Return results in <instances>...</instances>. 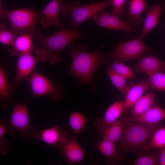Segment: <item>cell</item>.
Returning <instances> with one entry per match:
<instances>
[{"instance_id":"cell-3","label":"cell","mask_w":165,"mask_h":165,"mask_svg":"<svg viewBox=\"0 0 165 165\" xmlns=\"http://www.w3.org/2000/svg\"><path fill=\"white\" fill-rule=\"evenodd\" d=\"M86 33L85 31L74 30L64 25L52 34L43 35L41 34L36 39L46 50L50 62L53 64L61 61L57 55L59 51L73 42L84 38Z\"/></svg>"},{"instance_id":"cell-1","label":"cell","mask_w":165,"mask_h":165,"mask_svg":"<svg viewBox=\"0 0 165 165\" xmlns=\"http://www.w3.org/2000/svg\"><path fill=\"white\" fill-rule=\"evenodd\" d=\"M104 44L93 52H89V46L83 44L71 46L69 50V56L72 60L68 72L78 79L79 85H88L93 90H97L94 83L93 76L95 71L101 66L109 65L108 53H102Z\"/></svg>"},{"instance_id":"cell-28","label":"cell","mask_w":165,"mask_h":165,"mask_svg":"<svg viewBox=\"0 0 165 165\" xmlns=\"http://www.w3.org/2000/svg\"><path fill=\"white\" fill-rule=\"evenodd\" d=\"M148 75L149 87L156 90L165 91V72H156Z\"/></svg>"},{"instance_id":"cell-11","label":"cell","mask_w":165,"mask_h":165,"mask_svg":"<svg viewBox=\"0 0 165 165\" xmlns=\"http://www.w3.org/2000/svg\"><path fill=\"white\" fill-rule=\"evenodd\" d=\"M92 18L97 26L120 30L129 35L136 31V28L130 22L107 12L97 14Z\"/></svg>"},{"instance_id":"cell-7","label":"cell","mask_w":165,"mask_h":165,"mask_svg":"<svg viewBox=\"0 0 165 165\" xmlns=\"http://www.w3.org/2000/svg\"><path fill=\"white\" fill-rule=\"evenodd\" d=\"M142 38L139 35L135 38L118 44L115 49L108 53L109 57L122 62L139 59L144 53L152 51L151 48L144 43Z\"/></svg>"},{"instance_id":"cell-6","label":"cell","mask_w":165,"mask_h":165,"mask_svg":"<svg viewBox=\"0 0 165 165\" xmlns=\"http://www.w3.org/2000/svg\"><path fill=\"white\" fill-rule=\"evenodd\" d=\"M9 122L7 131L11 135L19 134L22 140L27 141L36 134L35 126L30 122L26 104H18L14 106Z\"/></svg>"},{"instance_id":"cell-31","label":"cell","mask_w":165,"mask_h":165,"mask_svg":"<svg viewBox=\"0 0 165 165\" xmlns=\"http://www.w3.org/2000/svg\"><path fill=\"white\" fill-rule=\"evenodd\" d=\"M134 165H160L159 154L153 152L146 155H139L134 161Z\"/></svg>"},{"instance_id":"cell-18","label":"cell","mask_w":165,"mask_h":165,"mask_svg":"<svg viewBox=\"0 0 165 165\" xmlns=\"http://www.w3.org/2000/svg\"><path fill=\"white\" fill-rule=\"evenodd\" d=\"M164 7L163 3L154 5L150 7L147 13L142 31L140 35L142 38L157 25L161 12Z\"/></svg>"},{"instance_id":"cell-16","label":"cell","mask_w":165,"mask_h":165,"mask_svg":"<svg viewBox=\"0 0 165 165\" xmlns=\"http://www.w3.org/2000/svg\"><path fill=\"white\" fill-rule=\"evenodd\" d=\"M137 73H144L148 75L156 72L165 71V63L155 56L146 55L141 57L134 66Z\"/></svg>"},{"instance_id":"cell-21","label":"cell","mask_w":165,"mask_h":165,"mask_svg":"<svg viewBox=\"0 0 165 165\" xmlns=\"http://www.w3.org/2000/svg\"><path fill=\"white\" fill-rule=\"evenodd\" d=\"M146 6L145 0H130L128 8L129 16L127 21L134 27L141 24L142 21L141 14Z\"/></svg>"},{"instance_id":"cell-12","label":"cell","mask_w":165,"mask_h":165,"mask_svg":"<svg viewBox=\"0 0 165 165\" xmlns=\"http://www.w3.org/2000/svg\"><path fill=\"white\" fill-rule=\"evenodd\" d=\"M62 4V0H51L43 9L38 10L39 20L44 28L48 29L54 26L59 28L64 26L58 17Z\"/></svg>"},{"instance_id":"cell-4","label":"cell","mask_w":165,"mask_h":165,"mask_svg":"<svg viewBox=\"0 0 165 165\" xmlns=\"http://www.w3.org/2000/svg\"><path fill=\"white\" fill-rule=\"evenodd\" d=\"M80 1H71L62 4L61 13L65 17L70 15V28L77 30L78 27L87 20L105 10L111 4V0L80 6Z\"/></svg>"},{"instance_id":"cell-29","label":"cell","mask_w":165,"mask_h":165,"mask_svg":"<svg viewBox=\"0 0 165 165\" xmlns=\"http://www.w3.org/2000/svg\"><path fill=\"white\" fill-rule=\"evenodd\" d=\"M108 68L114 72L127 79L134 78V74L132 70L122 62L115 61L110 62Z\"/></svg>"},{"instance_id":"cell-22","label":"cell","mask_w":165,"mask_h":165,"mask_svg":"<svg viewBox=\"0 0 165 165\" xmlns=\"http://www.w3.org/2000/svg\"><path fill=\"white\" fill-rule=\"evenodd\" d=\"M156 104L154 92H151L143 95L130 108L131 116H136L141 115Z\"/></svg>"},{"instance_id":"cell-27","label":"cell","mask_w":165,"mask_h":165,"mask_svg":"<svg viewBox=\"0 0 165 165\" xmlns=\"http://www.w3.org/2000/svg\"><path fill=\"white\" fill-rule=\"evenodd\" d=\"M106 72L113 84L119 92L125 96L130 87V86L128 85L127 84V79L114 72L109 68L107 69Z\"/></svg>"},{"instance_id":"cell-23","label":"cell","mask_w":165,"mask_h":165,"mask_svg":"<svg viewBox=\"0 0 165 165\" xmlns=\"http://www.w3.org/2000/svg\"><path fill=\"white\" fill-rule=\"evenodd\" d=\"M9 84L2 66H0V103L3 108H6L12 100L14 85Z\"/></svg>"},{"instance_id":"cell-17","label":"cell","mask_w":165,"mask_h":165,"mask_svg":"<svg viewBox=\"0 0 165 165\" xmlns=\"http://www.w3.org/2000/svg\"><path fill=\"white\" fill-rule=\"evenodd\" d=\"M32 36L29 34L22 33L18 35L11 48L8 50L11 56H18L31 53L34 48Z\"/></svg>"},{"instance_id":"cell-34","label":"cell","mask_w":165,"mask_h":165,"mask_svg":"<svg viewBox=\"0 0 165 165\" xmlns=\"http://www.w3.org/2000/svg\"><path fill=\"white\" fill-rule=\"evenodd\" d=\"M159 149L160 165H165V146Z\"/></svg>"},{"instance_id":"cell-20","label":"cell","mask_w":165,"mask_h":165,"mask_svg":"<svg viewBox=\"0 0 165 165\" xmlns=\"http://www.w3.org/2000/svg\"><path fill=\"white\" fill-rule=\"evenodd\" d=\"M114 143L102 139L96 143L97 148L105 156V161L108 164H116L120 160L116 146Z\"/></svg>"},{"instance_id":"cell-25","label":"cell","mask_w":165,"mask_h":165,"mask_svg":"<svg viewBox=\"0 0 165 165\" xmlns=\"http://www.w3.org/2000/svg\"><path fill=\"white\" fill-rule=\"evenodd\" d=\"M123 128L124 123L121 120L118 119L106 129L102 134V139L118 143L122 138Z\"/></svg>"},{"instance_id":"cell-14","label":"cell","mask_w":165,"mask_h":165,"mask_svg":"<svg viewBox=\"0 0 165 165\" xmlns=\"http://www.w3.org/2000/svg\"><path fill=\"white\" fill-rule=\"evenodd\" d=\"M165 118V109L156 104L144 113L136 116H127L124 121L141 123L153 126H160Z\"/></svg>"},{"instance_id":"cell-9","label":"cell","mask_w":165,"mask_h":165,"mask_svg":"<svg viewBox=\"0 0 165 165\" xmlns=\"http://www.w3.org/2000/svg\"><path fill=\"white\" fill-rule=\"evenodd\" d=\"M35 55L31 53L23 54L19 56L17 63L16 73L14 81L17 82L28 78L33 72L36 64L38 62L49 60L47 51L45 48L40 47L35 51Z\"/></svg>"},{"instance_id":"cell-13","label":"cell","mask_w":165,"mask_h":165,"mask_svg":"<svg viewBox=\"0 0 165 165\" xmlns=\"http://www.w3.org/2000/svg\"><path fill=\"white\" fill-rule=\"evenodd\" d=\"M124 110L123 101H118L111 105L107 109L103 118H98L94 122V127L97 132L102 135L110 125L118 120Z\"/></svg>"},{"instance_id":"cell-8","label":"cell","mask_w":165,"mask_h":165,"mask_svg":"<svg viewBox=\"0 0 165 165\" xmlns=\"http://www.w3.org/2000/svg\"><path fill=\"white\" fill-rule=\"evenodd\" d=\"M28 78L32 99L45 95L50 96L52 100L55 101L63 98V90L56 87L53 82L40 73L33 72Z\"/></svg>"},{"instance_id":"cell-15","label":"cell","mask_w":165,"mask_h":165,"mask_svg":"<svg viewBox=\"0 0 165 165\" xmlns=\"http://www.w3.org/2000/svg\"><path fill=\"white\" fill-rule=\"evenodd\" d=\"M69 135V133L61 129L57 125L42 130L36 134L34 137L35 139L39 140L48 145L58 148Z\"/></svg>"},{"instance_id":"cell-19","label":"cell","mask_w":165,"mask_h":165,"mask_svg":"<svg viewBox=\"0 0 165 165\" xmlns=\"http://www.w3.org/2000/svg\"><path fill=\"white\" fill-rule=\"evenodd\" d=\"M150 86L148 79L130 86L123 101L125 110L130 108L134 103L143 95Z\"/></svg>"},{"instance_id":"cell-10","label":"cell","mask_w":165,"mask_h":165,"mask_svg":"<svg viewBox=\"0 0 165 165\" xmlns=\"http://www.w3.org/2000/svg\"><path fill=\"white\" fill-rule=\"evenodd\" d=\"M58 148L59 157L64 159L68 164H72L83 161L84 151L74 136L69 134Z\"/></svg>"},{"instance_id":"cell-33","label":"cell","mask_w":165,"mask_h":165,"mask_svg":"<svg viewBox=\"0 0 165 165\" xmlns=\"http://www.w3.org/2000/svg\"><path fill=\"white\" fill-rule=\"evenodd\" d=\"M125 1L126 0H111L112 14L119 17H122L125 10L124 6Z\"/></svg>"},{"instance_id":"cell-26","label":"cell","mask_w":165,"mask_h":165,"mask_svg":"<svg viewBox=\"0 0 165 165\" xmlns=\"http://www.w3.org/2000/svg\"><path fill=\"white\" fill-rule=\"evenodd\" d=\"M165 146V127H159L155 131L149 142L143 150L159 149Z\"/></svg>"},{"instance_id":"cell-24","label":"cell","mask_w":165,"mask_h":165,"mask_svg":"<svg viewBox=\"0 0 165 165\" xmlns=\"http://www.w3.org/2000/svg\"><path fill=\"white\" fill-rule=\"evenodd\" d=\"M68 122L70 128L75 134L84 133L89 128L88 118L78 112L70 114Z\"/></svg>"},{"instance_id":"cell-5","label":"cell","mask_w":165,"mask_h":165,"mask_svg":"<svg viewBox=\"0 0 165 165\" xmlns=\"http://www.w3.org/2000/svg\"><path fill=\"white\" fill-rule=\"evenodd\" d=\"M3 15L11 23V29L17 34L26 33L35 39L41 34L36 29L39 20L38 11L35 7L10 10H4Z\"/></svg>"},{"instance_id":"cell-32","label":"cell","mask_w":165,"mask_h":165,"mask_svg":"<svg viewBox=\"0 0 165 165\" xmlns=\"http://www.w3.org/2000/svg\"><path fill=\"white\" fill-rule=\"evenodd\" d=\"M6 122L2 119H0V152L1 154L5 156L7 153L10 148L9 141L4 137L8 130Z\"/></svg>"},{"instance_id":"cell-2","label":"cell","mask_w":165,"mask_h":165,"mask_svg":"<svg viewBox=\"0 0 165 165\" xmlns=\"http://www.w3.org/2000/svg\"><path fill=\"white\" fill-rule=\"evenodd\" d=\"M123 123L122 138L116 146L119 156L121 151L137 153L143 149L160 127L136 122L124 121Z\"/></svg>"},{"instance_id":"cell-30","label":"cell","mask_w":165,"mask_h":165,"mask_svg":"<svg viewBox=\"0 0 165 165\" xmlns=\"http://www.w3.org/2000/svg\"><path fill=\"white\" fill-rule=\"evenodd\" d=\"M17 35L12 29L8 30L6 24H0V42L1 43L11 47Z\"/></svg>"}]
</instances>
